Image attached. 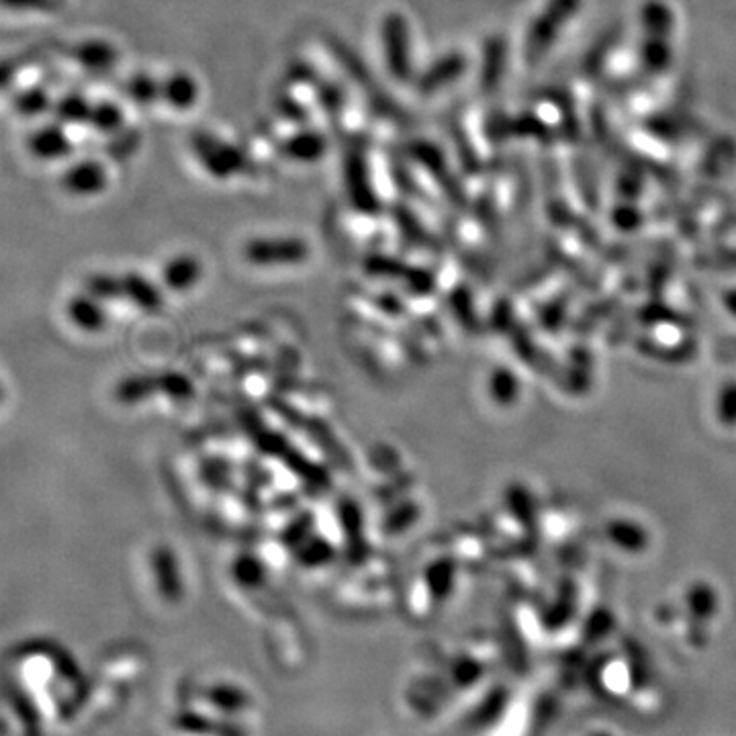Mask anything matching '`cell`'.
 <instances>
[{"label": "cell", "mask_w": 736, "mask_h": 736, "mask_svg": "<svg viewBox=\"0 0 736 736\" xmlns=\"http://www.w3.org/2000/svg\"><path fill=\"white\" fill-rule=\"evenodd\" d=\"M191 148L201 166L215 178L225 180L246 170V156L221 137L205 131H197L191 140Z\"/></svg>", "instance_id": "1"}, {"label": "cell", "mask_w": 736, "mask_h": 736, "mask_svg": "<svg viewBox=\"0 0 736 736\" xmlns=\"http://www.w3.org/2000/svg\"><path fill=\"white\" fill-rule=\"evenodd\" d=\"M385 62L393 78L407 82L413 74V50L411 29L401 13H387L381 25Z\"/></svg>", "instance_id": "2"}, {"label": "cell", "mask_w": 736, "mask_h": 736, "mask_svg": "<svg viewBox=\"0 0 736 736\" xmlns=\"http://www.w3.org/2000/svg\"><path fill=\"white\" fill-rule=\"evenodd\" d=\"M344 180H346L348 195L356 207L364 211L379 209L373 184H371V174H368V164L360 150L348 152L344 160Z\"/></svg>", "instance_id": "3"}, {"label": "cell", "mask_w": 736, "mask_h": 736, "mask_svg": "<svg viewBox=\"0 0 736 736\" xmlns=\"http://www.w3.org/2000/svg\"><path fill=\"white\" fill-rule=\"evenodd\" d=\"M107 180H109V176H107V170H105L103 164H99L95 160H84V162L74 164L64 174V187L72 195L88 197V195H97V193L105 191Z\"/></svg>", "instance_id": "4"}, {"label": "cell", "mask_w": 736, "mask_h": 736, "mask_svg": "<svg viewBox=\"0 0 736 736\" xmlns=\"http://www.w3.org/2000/svg\"><path fill=\"white\" fill-rule=\"evenodd\" d=\"M283 156L295 162H317L328 152V137L319 131H299L281 146Z\"/></svg>", "instance_id": "5"}, {"label": "cell", "mask_w": 736, "mask_h": 736, "mask_svg": "<svg viewBox=\"0 0 736 736\" xmlns=\"http://www.w3.org/2000/svg\"><path fill=\"white\" fill-rule=\"evenodd\" d=\"M162 84V101L172 109L187 111L199 101V84L187 72H174Z\"/></svg>", "instance_id": "6"}, {"label": "cell", "mask_w": 736, "mask_h": 736, "mask_svg": "<svg viewBox=\"0 0 736 736\" xmlns=\"http://www.w3.org/2000/svg\"><path fill=\"white\" fill-rule=\"evenodd\" d=\"M305 254L307 248L299 240H260L248 246V256L254 262H293Z\"/></svg>", "instance_id": "7"}, {"label": "cell", "mask_w": 736, "mask_h": 736, "mask_svg": "<svg viewBox=\"0 0 736 736\" xmlns=\"http://www.w3.org/2000/svg\"><path fill=\"white\" fill-rule=\"evenodd\" d=\"M465 68V60L460 56H444L436 60L420 78H418V90L422 95H432V92L444 88L450 84Z\"/></svg>", "instance_id": "8"}, {"label": "cell", "mask_w": 736, "mask_h": 736, "mask_svg": "<svg viewBox=\"0 0 736 736\" xmlns=\"http://www.w3.org/2000/svg\"><path fill=\"white\" fill-rule=\"evenodd\" d=\"M31 150L39 158H62L70 152V140L60 127H43L31 137Z\"/></svg>", "instance_id": "9"}, {"label": "cell", "mask_w": 736, "mask_h": 736, "mask_svg": "<svg viewBox=\"0 0 736 736\" xmlns=\"http://www.w3.org/2000/svg\"><path fill=\"white\" fill-rule=\"evenodd\" d=\"M74 56L84 68H90V70H105L117 62V50L111 43L99 41V39L78 45Z\"/></svg>", "instance_id": "10"}, {"label": "cell", "mask_w": 736, "mask_h": 736, "mask_svg": "<svg viewBox=\"0 0 736 736\" xmlns=\"http://www.w3.org/2000/svg\"><path fill=\"white\" fill-rule=\"evenodd\" d=\"M127 95L137 105H152L162 99V84L148 74H137L127 82Z\"/></svg>", "instance_id": "11"}, {"label": "cell", "mask_w": 736, "mask_h": 736, "mask_svg": "<svg viewBox=\"0 0 736 736\" xmlns=\"http://www.w3.org/2000/svg\"><path fill=\"white\" fill-rule=\"evenodd\" d=\"M88 123H92L103 133H117L123 125V111L117 105L103 103L99 107H92V115Z\"/></svg>", "instance_id": "12"}, {"label": "cell", "mask_w": 736, "mask_h": 736, "mask_svg": "<svg viewBox=\"0 0 736 736\" xmlns=\"http://www.w3.org/2000/svg\"><path fill=\"white\" fill-rule=\"evenodd\" d=\"M58 113L68 123H82V121H90L92 107L82 97H68L60 103Z\"/></svg>", "instance_id": "13"}, {"label": "cell", "mask_w": 736, "mask_h": 736, "mask_svg": "<svg viewBox=\"0 0 736 736\" xmlns=\"http://www.w3.org/2000/svg\"><path fill=\"white\" fill-rule=\"evenodd\" d=\"M0 5L11 11H50L52 0H0Z\"/></svg>", "instance_id": "14"}, {"label": "cell", "mask_w": 736, "mask_h": 736, "mask_svg": "<svg viewBox=\"0 0 736 736\" xmlns=\"http://www.w3.org/2000/svg\"><path fill=\"white\" fill-rule=\"evenodd\" d=\"M319 103L321 105H324V109L326 111H330V113H338L340 111V107H342V92L336 88V86H332V84H326L324 88H321L319 90Z\"/></svg>", "instance_id": "15"}, {"label": "cell", "mask_w": 736, "mask_h": 736, "mask_svg": "<svg viewBox=\"0 0 736 736\" xmlns=\"http://www.w3.org/2000/svg\"><path fill=\"white\" fill-rule=\"evenodd\" d=\"M279 109L283 111V115L289 119V121H295V123H303L305 119H307V113H305V109L299 105V103H295L293 99H285V101H281V105H279Z\"/></svg>", "instance_id": "16"}]
</instances>
